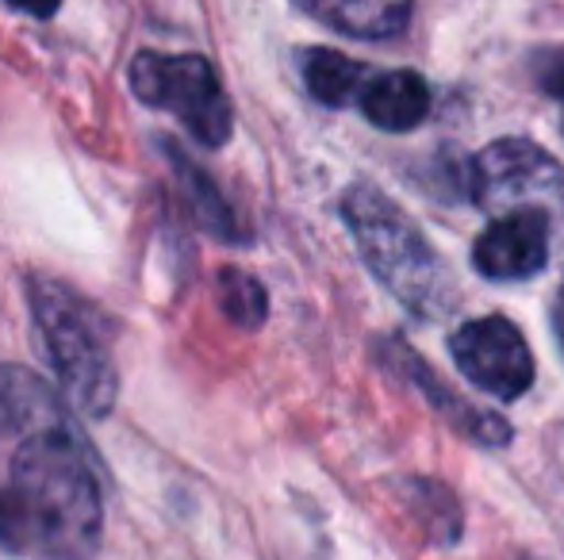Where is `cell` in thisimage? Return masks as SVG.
<instances>
[{"mask_svg": "<svg viewBox=\"0 0 564 560\" xmlns=\"http://www.w3.org/2000/svg\"><path fill=\"white\" fill-rule=\"evenodd\" d=\"M100 492L74 430L28 433L0 487V546L46 560H89L100 546Z\"/></svg>", "mask_w": 564, "mask_h": 560, "instance_id": "obj_1", "label": "cell"}, {"mask_svg": "<svg viewBox=\"0 0 564 560\" xmlns=\"http://www.w3.org/2000/svg\"><path fill=\"white\" fill-rule=\"evenodd\" d=\"M341 219L354 234L365 265L411 315L438 319L457 304L453 273L423 239L408 211L372 185H354L341 196Z\"/></svg>", "mask_w": 564, "mask_h": 560, "instance_id": "obj_2", "label": "cell"}, {"mask_svg": "<svg viewBox=\"0 0 564 560\" xmlns=\"http://www.w3.org/2000/svg\"><path fill=\"white\" fill-rule=\"evenodd\" d=\"M28 296L35 327L46 342V353H51V365L66 388V399L89 419L108 415L116 404L119 381L100 307H93L66 284L46 277H31Z\"/></svg>", "mask_w": 564, "mask_h": 560, "instance_id": "obj_3", "label": "cell"}, {"mask_svg": "<svg viewBox=\"0 0 564 560\" xmlns=\"http://www.w3.org/2000/svg\"><path fill=\"white\" fill-rule=\"evenodd\" d=\"M131 89L142 105L177 116L200 146H224L230 139V100L216 69L200 54H154L142 51L131 62Z\"/></svg>", "mask_w": 564, "mask_h": 560, "instance_id": "obj_4", "label": "cell"}, {"mask_svg": "<svg viewBox=\"0 0 564 560\" xmlns=\"http://www.w3.org/2000/svg\"><path fill=\"white\" fill-rule=\"evenodd\" d=\"M449 353L468 384L503 399V404L527 396L534 384V353H530L522 330L503 315L468 319L449 338Z\"/></svg>", "mask_w": 564, "mask_h": 560, "instance_id": "obj_5", "label": "cell"}, {"mask_svg": "<svg viewBox=\"0 0 564 560\" xmlns=\"http://www.w3.org/2000/svg\"><path fill=\"white\" fill-rule=\"evenodd\" d=\"M473 200L480 208L514 211L534 208V200L564 193V169L553 154L530 139H496L473 157Z\"/></svg>", "mask_w": 564, "mask_h": 560, "instance_id": "obj_6", "label": "cell"}, {"mask_svg": "<svg viewBox=\"0 0 564 560\" xmlns=\"http://www.w3.org/2000/svg\"><path fill=\"white\" fill-rule=\"evenodd\" d=\"M550 262V216L542 208L503 211L484 227L473 246V265L488 281H527Z\"/></svg>", "mask_w": 564, "mask_h": 560, "instance_id": "obj_7", "label": "cell"}, {"mask_svg": "<svg viewBox=\"0 0 564 560\" xmlns=\"http://www.w3.org/2000/svg\"><path fill=\"white\" fill-rule=\"evenodd\" d=\"M380 358H384L388 373L403 376V381H408L411 388H423V396L431 399L434 411L446 415V419L457 426V430H465L468 438L484 441V446H503V441L511 438V426L499 419V415L476 411V407H468L465 399L457 396V392L442 388V384L431 376V369H426L423 361H419L411 350H403L400 338H388V342H380Z\"/></svg>", "mask_w": 564, "mask_h": 560, "instance_id": "obj_8", "label": "cell"}, {"mask_svg": "<svg viewBox=\"0 0 564 560\" xmlns=\"http://www.w3.org/2000/svg\"><path fill=\"white\" fill-rule=\"evenodd\" d=\"M357 105H361V116L372 128L403 135V131L419 128L431 116V89L411 69H392V74L369 77Z\"/></svg>", "mask_w": 564, "mask_h": 560, "instance_id": "obj_9", "label": "cell"}, {"mask_svg": "<svg viewBox=\"0 0 564 560\" xmlns=\"http://www.w3.org/2000/svg\"><path fill=\"white\" fill-rule=\"evenodd\" d=\"M312 20L349 39H395L411 23L415 0H296Z\"/></svg>", "mask_w": 564, "mask_h": 560, "instance_id": "obj_10", "label": "cell"}, {"mask_svg": "<svg viewBox=\"0 0 564 560\" xmlns=\"http://www.w3.org/2000/svg\"><path fill=\"white\" fill-rule=\"evenodd\" d=\"M0 419L20 426L28 433L39 430H74L66 407L51 392V384L20 365L0 369Z\"/></svg>", "mask_w": 564, "mask_h": 560, "instance_id": "obj_11", "label": "cell"}, {"mask_svg": "<svg viewBox=\"0 0 564 560\" xmlns=\"http://www.w3.org/2000/svg\"><path fill=\"white\" fill-rule=\"evenodd\" d=\"M162 146H165V154H170V165H173V173H177V185H181V193H185V204L196 216V223L224 242H246V231L238 227L230 204L219 196L216 180H212L196 162H188L173 142H162Z\"/></svg>", "mask_w": 564, "mask_h": 560, "instance_id": "obj_12", "label": "cell"}, {"mask_svg": "<svg viewBox=\"0 0 564 560\" xmlns=\"http://www.w3.org/2000/svg\"><path fill=\"white\" fill-rule=\"evenodd\" d=\"M300 74H304L307 92L327 108L354 105L369 81L361 62L346 58L341 51H327V46H312L300 54Z\"/></svg>", "mask_w": 564, "mask_h": 560, "instance_id": "obj_13", "label": "cell"}, {"mask_svg": "<svg viewBox=\"0 0 564 560\" xmlns=\"http://www.w3.org/2000/svg\"><path fill=\"white\" fill-rule=\"evenodd\" d=\"M400 499L403 510L415 518V526L434 546H453L460 538V507L446 484L426 476H408L400 484Z\"/></svg>", "mask_w": 564, "mask_h": 560, "instance_id": "obj_14", "label": "cell"}, {"mask_svg": "<svg viewBox=\"0 0 564 560\" xmlns=\"http://www.w3.org/2000/svg\"><path fill=\"white\" fill-rule=\"evenodd\" d=\"M216 296H219V307L235 327L242 330H258L265 322V311H269V299H265V288L242 270H219L216 277Z\"/></svg>", "mask_w": 564, "mask_h": 560, "instance_id": "obj_15", "label": "cell"}, {"mask_svg": "<svg viewBox=\"0 0 564 560\" xmlns=\"http://www.w3.org/2000/svg\"><path fill=\"white\" fill-rule=\"evenodd\" d=\"M8 4L20 8V12H28V15H39V20H46V15L58 12L62 0H8Z\"/></svg>", "mask_w": 564, "mask_h": 560, "instance_id": "obj_16", "label": "cell"}, {"mask_svg": "<svg viewBox=\"0 0 564 560\" xmlns=\"http://www.w3.org/2000/svg\"><path fill=\"white\" fill-rule=\"evenodd\" d=\"M553 334H557V345H561V358H564V284L553 299Z\"/></svg>", "mask_w": 564, "mask_h": 560, "instance_id": "obj_17", "label": "cell"}]
</instances>
